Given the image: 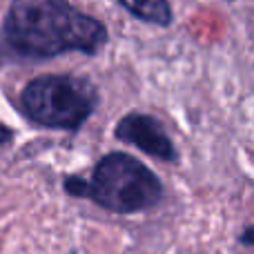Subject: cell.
<instances>
[{"label": "cell", "instance_id": "cell-3", "mask_svg": "<svg viewBox=\"0 0 254 254\" xmlns=\"http://www.w3.org/2000/svg\"><path fill=\"white\" fill-rule=\"evenodd\" d=\"M98 89L83 76L45 74L31 78L20 92V110L34 125L76 131L94 116Z\"/></svg>", "mask_w": 254, "mask_h": 254}, {"label": "cell", "instance_id": "cell-1", "mask_svg": "<svg viewBox=\"0 0 254 254\" xmlns=\"http://www.w3.org/2000/svg\"><path fill=\"white\" fill-rule=\"evenodd\" d=\"M105 43V25L69 0H13L0 29V61H47L69 52L92 56Z\"/></svg>", "mask_w": 254, "mask_h": 254}, {"label": "cell", "instance_id": "cell-6", "mask_svg": "<svg viewBox=\"0 0 254 254\" xmlns=\"http://www.w3.org/2000/svg\"><path fill=\"white\" fill-rule=\"evenodd\" d=\"M11 140H13V129L9 125L0 123V147L7 145V143H11Z\"/></svg>", "mask_w": 254, "mask_h": 254}, {"label": "cell", "instance_id": "cell-4", "mask_svg": "<svg viewBox=\"0 0 254 254\" xmlns=\"http://www.w3.org/2000/svg\"><path fill=\"white\" fill-rule=\"evenodd\" d=\"M114 136L158 161L174 163L179 158L176 145L167 136L163 123L152 114H143V112L125 114L114 127Z\"/></svg>", "mask_w": 254, "mask_h": 254}, {"label": "cell", "instance_id": "cell-7", "mask_svg": "<svg viewBox=\"0 0 254 254\" xmlns=\"http://www.w3.org/2000/svg\"><path fill=\"white\" fill-rule=\"evenodd\" d=\"M239 241H241L243 246H252V225H246V230H243V234L239 237Z\"/></svg>", "mask_w": 254, "mask_h": 254}, {"label": "cell", "instance_id": "cell-5", "mask_svg": "<svg viewBox=\"0 0 254 254\" xmlns=\"http://www.w3.org/2000/svg\"><path fill=\"white\" fill-rule=\"evenodd\" d=\"M119 2L143 22H152L158 27H167L172 22V7L167 0H119Z\"/></svg>", "mask_w": 254, "mask_h": 254}, {"label": "cell", "instance_id": "cell-2", "mask_svg": "<svg viewBox=\"0 0 254 254\" xmlns=\"http://www.w3.org/2000/svg\"><path fill=\"white\" fill-rule=\"evenodd\" d=\"M65 192L87 198L114 214H138L163 201V181L145 163L125 152H110L94 165L89 179L67 176Z\"/></svg>", "mask_w": 254, "mask_h": 254}]
</instances>
